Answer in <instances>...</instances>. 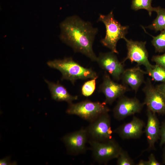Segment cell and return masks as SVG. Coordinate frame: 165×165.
<instances>
[{
	"label": "cell",
	"instance_id": "6da1fadb",
	"mask_svg": "<svg viewBox=\"0 0 165 165\" xmlns=\"http://www.w3.org/2000/svg\"><path fill=\"white\" fill-rule=\"evenodd\" d=\"M60 38L75 52L81 53L92 61H96L97 57L93 45L98 30L91 23L74 15L66 18L60 24Z\"/></svg>",
	"mask_w": 165,
	"mask_h": 165
},
{
	"label": "cell",
	"instance_id": "7a4b0ae2",
	"mask_svg": "<svg viewBox=\"0 0 165 165\" xmlns=\"http://www.w3.org/2000/svg\"><path fill=\"white\" fill-rule=\"evenodd\" d=\"M47 64L50 67L60 72L62 74V80H69L73 85L78 80L98 78L96 72L92 68L83 66L71 57L49 61Z\"/></svg>",
	"mask_w": 165,
	"mask_h": 165
},
{
	"label": "cell",
	"instance_id": "3957f363",
	"mask_svg": "<svg viewBox=\"0 0 165 165\" xmlns=\"http://www.w3.org/2000/svg\"><path fill=\"white\" fill-rule=\"evenodd\" d=\"M98 20L104 24L106 28L105 37L101 40V42L112 52L118 54L117 43L119 39L126 37L129 27L122 25L115 19L112 11L107 15L100 14Z\"/></svg>",
	"mask_w": 165,
	"mask_h": 165
},
{
	"label": "cell",
	"instance_id": "277c9868",
	"mask_svg": "<svg viewBox=\"0 0 165 165\" xmlns=\"http://www.w3.org/2000/svg\"><path fill=\"white\" fill-rule=\"evenodd\" d=\"M110 111L104 102H94L86 100L68 104L66 112L69 115H76L90 123L102 114L108 112Z\"/></svg>",
	"mask_w": 165,
	"mask_h": 165
},
{
	"label": "cell",
	"instance_id": "5b68a950",
	"mask_svg": "<svg viewBox=\"0 0 165 165\" xmlns=\"http://www.w3.org/2000/svg\"><path fill=\"white\" fill-rule=\"evenodd\" d=\"M88 142L94 159L100 164H106L116 159L122 149L113 138L103 142L89 140Z\"/></svg>",
	"mask_w": 165,
	"mask_h": 165
},
{
	"label": "cell",
	"instance_id": "8992f818",
	"mask_svg": "<svg viewBox=\"0 0 165 165\" xmlns=\"http://www.w3.org/2000/svg\"><path fill=\"white\" fill-rule=\"evenodd\" d=\"M89 140L105 141L112 138L113 131L111 126V118L108 112L102 114L86 128Z\"/></svg>",
	"mask_w": 165,
	"mask_h": 165
},
{
	"label": "cell",
	"instance_id": "52a82bcc",
	"mask_svg": "<svg viewBox=\"0 0 165 165\" xmlns=\"http://www.w3.org/2000/svg\"><path fill=\"white\" fill-rule=\"evenodd\" d=\"M124 39L126 43L127 52L126 57L122 62L124 63L129 60L131 63H137L138 66H144L147 72H149L153 65L150 63L148 59V53L145 47L146 42L134 41L126 37Z\"/></svg>",
	"mask_w": 165,
	"mask_h": 165
},
{
	"label": "cell",
	"instance_id": "ba28073f",
	"mask_svg": "<svg viewBox=\"0 0 165 165\" xmlns=\"http://www.w3.org/2000/svg\"><path fill=\"white\" fill-rule=\"evenodd\" d=\"M145 94L143 102L153 113L165 115V97L148 78L143 89Z\"/></svg>",
	"mask_w": 165,
	"mask_h": 165
},
{
	"label": "cell",
	"instance_id": "9c48e42d",
	"mask_svg": "<svg viewBox=\"0 0 165 165\" xmlns=\"http://www.w3.org/2000/svg\"><path fill=\"white\" fill-rule=\"evenodd\" d=\"M68 153L76 156L84 153L89 138L86 128L80 129L65 135L62 139Z\"/></svg>",
	"mask_w": 165,
	"mask_h": 165
},
{
	"label": "cell",
	"instance_id": "30bf717a",
	"mask_svg": "<svg viewBox=\"0 0 165 165\" xmlns=\"http://www.w3.org/2000/svg\"><path fill=\"white\" fill-rule=\"evenodd\" d=\"M118 99L113 110L114 117L118 120L140 113L145 105L136 97L130 98L123 95Z\"/></svg>",
	"mask_w": 165,
	"mask_h": 165
},
{
	"label": "cell",
	"instance_id": "8fae6325",
	"mask_svg": "<svg viewBox=\"0 0 165 165\" xmlns=\"http://www.w3.org/2000/svg\"><path fill=\"white\" fill-rule=\"evenodd\" d=\"M128 87L123 84L115 82L108 73L105 71L102 82L99 87V91L105 96L104 102L107 105H111L117 99L128 91Z\"/></svg>",
	"mask_w": 165,
	"mask_h": 165
},
{
	"label": "cell",
	"instance_id": "7c38bea8",
	"mask_svg": "<svg viewBox=\"0 0 165 165\" xmlns=\"http://www.w3.org/2000/svg\"><path fill=\"white\" fill-rule=\"evenodd\" d=\"M115 53L111 51L100 53L96 61L100 67L108 73L114 80L119 81L125 69L123 63L119 60Z\"/></svg>",
	"mask_w": 165,
	"mask_h": 165
},
{
	"label": "cell",
	"instance_id": "4fadbf2b",
	"mask_svg": "<svg viewBox=\"0 0 165 165\" xmlns=\"http://www.w3.org/2000/svg\"><path fill=\"white\" fill-rule=\"evenodd\" d=\"M145 126V123L143 120L134 116L130 121L119 126L113 132L123 139H136L142 135Z\"/></svg>",
	"mask_w": 165,
	"mask_h": 165
},
{
	"label": "cell",
	"instance_id": "5bb4252c",
	"mask_svg": "<svg viewBox=\"0 0 165 165\" xmlns=\"http://www.w3.org/2000/svg\"><path fill=\"white\" fill-rule=\"evenodd\" d=\"M147 121L145 131L148 146L146 150L149 151L155 149V145L160 139V126L156 113L147 109Z\"/></svg>",
	"mask_w": 165,
	"mask_h": 165
},
{
	"label": "cell",
	"instance_id": "9a60e30c",
	"mask_svg": "<svg viewBox=\"0 0 165 165\" xmlns=\"http://www.w3.org/2000/svg\"><path fill=\"white\" fill-rule=\"evenodd\" d=\"M147 73L142 69L139 66L125 69L121 79L123 84L130 87L137 93L141 85L145 82L144 75Z\"/></svg>",
	"mask_w": 165,
	"mask_h": 165
},
{
	"label": "cell",
	"instance_id": "2e32d148",
	"mask_svg": "<svg viewBox=\"0 0 165 165\" xmlns=\"http://www.w3.org/2000/svg\"><path fill=\"white\" fill-rule=\"evenodd\" d=\"M45 81L48 85L52 98L55 101H64L69 104L78 99L77 96H73L70 94L65 87L58 81L54 83L46 79Z\"/></svg>",
	"mask_w": 165,
	"mask_h": 165
},
{
	"label": "cell",
	"instance_id": "e0dca14e",
	"mask_svg": "<svg viewBox=\"0 0 165 165\" xmlns=\"http://www.w3.org/2000/svg\"><path fill=\"white\" fill-rule=\"evenodd\" d=\"M155 12L157 14L156 18L151 24L146 28L156 31H161L165 29V9L156 7Z\"/></svg>",
	"mask_w": 165,
	"mask_h": 165
},
{
	"label": "cell",
	"instance_id": "ac0fdd59",
	"mask_svg": "<svg viewBox=\"0 0 165 165\" xmlns=\"http://www.w3.org/2000/svg\"><path fill=\"white\" fill-rule=\"evenodd\" d=\"M152 0H132L131 9L135 11L144 9L148 11L150 16L152 12H155L156 7L152 6Z\"/></svg>",
	"mask_w": 165,
	"mask_h": 165
},
{
	"label": "cell",
	"instance_id": "d6986e66",
	"mask_svg": "<svg viewBox=\"0 0 165 165\" xmlns=\"http://www.w3.org/2000/svg\"><path fill=\"white\" fill-rule=\"evenodd\" d=\"M147 73L153 81L165 82V69L158 65H153L152 69Z\"/></svg>",
	"mask_w": 165,
	"mask_h": 165
},
{
	"label": "cell",
	"instance_id": "ffe728a7",
	"mask_svg": "<svg viewBox=\"0 0 165 165\" xmlns=\"http://www.w3.org/2000/svg\"><path fill=\"white\" fill-rule=\"evenodd\" d=\"M153 39L151 43L154 46L155 51L162 53L165 51V29L156 36H151Z\"/></svg>",
	"mask_w": 165,
	"mask_h": 165
},
{
	"label": "cell",
	"instance_id": "44dd1931",
	"mask_svg": "<svg viewBox=\"0 0 165 165\" xmlns=\"http://www.w3.org/2000/svg\"><path fill=\"white\" fill-rule=\"evenodd\" d=\"M97 79H90L85 82L83 84L81 88V92L83 96L89 97L93 94L96 88Z\"/></svg>",
	"mask_w": 165,
	"mask_h": 165
},
{
	"label": "cell",
	"instance_id": "7402d4cb",
	"mask_svg": "<svg viewBox=\"0 0 165 165\" xmlns=\"http://www.w3.org/2000/svg\"><path fill=\"white\" fill-rule=\"evenodd\" d=\"M117 165H134L135 164L133 160L127 152L122 149L116 158Z\"/></svg>",
	"mask_w": 165,
	"mask_h": 165
},
{
	"label": "cell",
	"instance_id": "603a6c76",
	"mask_svg": "<svg viewBox=\"0 0 165 165\" xmlns=\"http://www.w3.org/2000/svg\"><path fill=\"white\" fill-rule=\"evenodd\" d=\"M151 60L156 64L165 69V53L161 55L153 56Z\"/></svg>",
	"mask_w": 165,
	"mask_h": 165
},
{
	"label": "cell",
	"instance_id": "cb8c5ba5",
	"mask_svg": "<svg viewBox=\"0 0 165 165\" xmlns=\"http://www.w3.org/2000/svg\"><path fill=\"white\" fill-rule=\"evenodd\" d=\"M162 164L160 163L155 158L153 153H151L148 157L147 161L144 160V165H161Z\"/></svg>",
	"mask_w": 165,
	"mask_h": 165
},
{
	"label": "cell",
	"instance_id": "d4e9b609",
	"mask_svg": "<svg viewBox=\"0 0 165 165\" xmlns=\"http://www.w3.org/2000/svg\"><path fill=\"white\" fill-rule=\"evenodd\" d=\"M160 145L161 147L165 144V120L160 126Z\"/></svg>",
	"mask_w": 165,
	"mask_h": 165
},
{
	"label": "cell",
	"instance_id": "484cf974",
	"mask_svg": "<svg viewBox=\"0 0 165 165\" xmlns=\"http://www.w3.org/2000/svg\"><path fill=\"white\" fill-rule=\"evenodd\" d=\"M16 163H11L9 157H6L0 160V165H7L15 164Z\"/></svg>",
	"mask_w": 165,
	"mask_h": 165
},
{
	"label": "cell",
	"instance_id": "4316f807",
	"mask_svg": "<svg viewBox=\"0 0 165 165\" xmlns=\"http://www.w3.org/2000/svg\"><path fill=\"white\" fill-rule=\"evenodd\" d=\"M156 87L165 97V82L162 83L161 84L156 86Z\"/></svg>",
	"mask_w": 165,
	"mask_h": 165
},
{
	"label": "cell",
	"instance_id": "83f0119b",
	"mask_svg": "<svg viewBox=\"0 0 165 165\" xmlns=\"http://www.w3.org/2000/svg\"><path fill=\"white\" fill-rule=\"evenodd\" d=\"M164 146L163 149V153L162 155L163 163L165 164V144H164Z\"/></svg>",
	"mask_w": 165,
	"mask_h": 165
}]
</instances>
